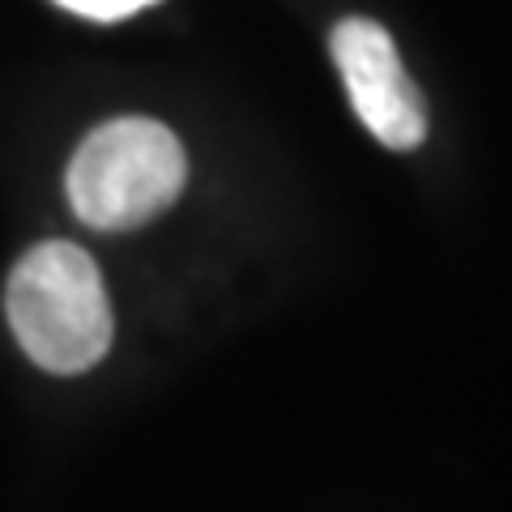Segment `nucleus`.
Returning a JSON list of instances; mask_svg holds the SVG:
<instances>
[{
	"label": "nucleus",
	"mask_w": 512,
	"mask_h": 512,
	"mask_svg": "<svg viewBox=\"0 0 512 512\" xmlns=\"http://www.w3.org/2000/svg\"><path fill=\"white\" fill-rule=\"evenodd\" d=\"M5 312L22 350L56 376H77L94 367L107 355L116 329L99 265L64 239L22 256L9 274Z\"/></svg>",
	"instance_id": "1"
},
{
	"label": "nucleus",
	"mask_w": 512,
	"mask_h": 512,
	"mask_svg": "<svg viewBox=\"0 0 512 512\" xmlns=\"http://www.w3.org/2000/svg\"><path fill=\"white\" fill-rule=\"evenodd\" d=\"M184 146L146 116L107 120L69 163V205L94 231H133L184 192Z\"/></svg>",
	"instance_id": "2"
},
{
	"label": "nucleus",
	"mask_w": 512,
	"mask_h": 512,
	"mask_svg": "<svg viewBox=\"0 0 512 512\" xmlns=\"http://www.w3.org/2000/svg\"><path fill=\"white\" fill-rule=\"evenodd\" d=\"M333 60L359 120L389 150H414L427 133V111L393 35L372 18H346L333 30Z\"/></svg>",
	"instance_id": "3"
},
{
	"label": "nucleus",
	"mask_w": 512,
	"mask_h": 512,
	"mask_svg": "<svg viewBox=\"0 0 512 512\" xmlns=\"http://www.w3.org/2000/svg\"><path fill=\"white\" fill-rule=\"evenodd\" d=\"M60 9L77 13V18H90V22H124L133 13L158 5V0H56Z\"/></svg>",
	"instance_id": "4"
}]
</instances>
